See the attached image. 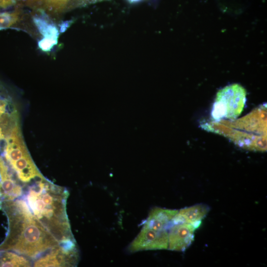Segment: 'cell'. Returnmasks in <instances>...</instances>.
Listing matches in <instances>:
<instances>
[{
    "label": "cell",
    "mask_w": 267,
    "mask_h": 267,
    "mask_svg": "<svg viewBox=\"0 0 267 267\" xmlns=\"http://www.w3.org/2000/svg\"><path fill=\"white\" fill-rule=\"evenodd\" d=\"M245 89L237 84H232L219 90L214 103L212 116L221 119H235L242 113L246 103Z\"/></svg>",
    "instance_id": "3"
},
{
    "label": "cell",
    "mask_w": 267,
    "mask_h": 267,
    "mask_svg": "<svg viewBox=\"0 0 267 267\" xmlns=\"http://www.w3.org/2000/svg\"><path fill=\"white\" fill-rule=\"evenodd\" d=\"M168 231H156L142 226L140 231L130 244L131 253L140 251L168 249Z\"/></svg>",
    "instance_id": "5"
},
{
    "label": "cell",
    "mask_w": 267,
    "mask_h": 267,
    "mask_svg": "<svg viewBox=\"0 0 267 267\" xmlns=\"http://www.w3.org/2000/svg\"><path fill=\"white\" fill-rule=\"evenodd\" d=\"M196 228L190 224H172L168 230V248L172 251H184L192 243Z\"/></svg>",
    "instance_id": "6"
},
{
    "label": "cell",
    "mask_w": 267,
    "mask_h": 267,
    "mask_svg": "<svg viewBox=\"0 0 267 267\" xmlns=\"http://www.w3.org/2000/svg\"><path fill=\"white\" fill-rule=\"evenodd\" d=\"M178 212V210L155 207L150 211L143 226L156 231L168 230Z\"/></svg>",
    "instance_id": "7"
},
{
    "label": "cell",
    "mask_w": 267,
    "mask_h": 267,
    "mask_svg": "<svg viewBox=\"0 0 267 267\" xmlns=\"http://www.w3.org/2000/svg\"><path fill=\"white\" fill-rule=\"evenodd\" d=\"M79 259L78 250L74 241L60 243L37 259L34 267H74Z\"/></svg>",
    "instance_id": "4"
},
{
    "label": "cell",
    "mask_w": 267,
    "mask_h": 267,
    "mask_svg": "<svg viewBox=\"0 0 267 267\" xmlns=\"http://www.w3.org/2000/svg\"><path fill=\"white\" fill-rule=\"evenodd\" d=\"M4 0H0V1Z\"/></svg>",
    "instance_id": "11"
},
{
    "label": "cell",
    "mask_w": 267,
    "mask_h": 267,
    "mask_svg": "<svg viewBox=\"0 0 267 267\" xmlns=\"http://www.w3.org/2000/svg\"><path fill=\"white\" fill-rule=\"evenodd\" d=\"M130 3H135L140 1L141 0H127Z\"/></svg>",
    "instance_id": "10"
},
{
    "label": "cell",
    "mask_w": 267,
    "mask_h": 267,
    "mask_svg": "<svg viewBox=\"0 0 267 267\" xmlns=\"http://www.w3.org/2000/svg\"></svg>",
    "instance_id": "12"
},
{
    "label": "cell",
    "mask_w": 267,
    "mask_h": 267,
    "mask_svg": "<svg viewBox=\"0 0 267 267\" xmlns=\"http://www.w3.org/2000/svg\"><path fill=\"white\" fill-rule=\"evenodd\" d=\"M27 258L10 251H0V267H30Z\"/></svg>",
    "instance_id": "9"
},
{
    "label": "cell",
    "mask_w": 267,
    "mask_h": 267,
    "mask_svg": "<svg viewBox=\"0 0 267 267\" xmlns=\"http://www.w3.org/2000/svg\"><path fill=\"white\" fill-rule=\"evenodd\" d=\"M0 209L8 222V232L0 251L37 259L60 244L34 216L25 200L4 201Z\"/></svg>",
    "instance_id": "1"
},
{
    "label": "cell",
    "mask_w": 267,
    "mask_h": 267,
    "mask_svg": "<svg viewBox=\"0 0 267 267\" xmlns=\"http://www.w3.org/2000/svg\"><path fill=\"white\" fill-rule=\"evenodd\" d=\"M68 195L65 188L44 178L37 179L26 195L25 201L34 216L59 243L75 241L66 213Z\"/></svg>",
    "instance_id": "2"
},
{
    "label": "cell",
    "mask_w": 267,
    "mask_h": 267,
    "mask_svg": "<svg viewBox=\"0 0 267 267\" xmlns=\"http://www.w3.org/2000/svg\"><path fill=\"white\" fill-rule=\"evenodd\" d=\"M209 210V207L203 204L181 209L173 218L172 224L184 222L191 224L197 229Z\"/></svg>",
    "instance_id": "8"
}]
</instances>
